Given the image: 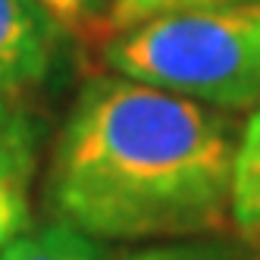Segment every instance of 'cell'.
Wrapping results in <instances>:
<instances>
[{
  "label": "cell",
  "mask_w": 260,
  "mask_h": 260,
  "mask_svg": "<svg viewBox=\"0 0 260 260\" xmlns=\"http://www.w3.org/2000/svg\"><path fill=\"white\" fill-rule=\"evenodd\" d=\"M238 135L222 110L125 76L91 79L53 147L47 198L94 241H154L232 219Z\"/></svg>",
  "instance_id": "cell-1"
},
{
  "label": "cell",
  "mask_w": 260,
  "mask_h": 260,
  "mask_svg": "<svg viewBox=\"0 0 260 260\" xmlns=\"http://www.w3.org/2000/svg\"><path fill=\"white\" fill-rule=\"evenodd\" d=\"M116 76L216 110L260 107V0L166 13L104 47Z\"/></svg>",
  "instance_id": "cell-2"
},
{
  "label": "cell",
  "mask_w": 260,
  "mask_h": 260,
  "mask_svg": "<svg viewBox=\"0 0 260 260\" xmlns=\"http://www.w3.org/2000/svg\"><path fill=\"white\" fill-rule=\"evenodd\" d=\"M63 28L41 0H0V116L28 113L63 57Z\"/></svg>",
  "instance_id": "cell-3"
},
{
  "label": "cell",
  "mask_w": 260,
  "mask_h": 260,
  "mask_svg": "<svg viewBox=\"0 0 260 260\" xmlns=\"http://www.w3.org/2000/svg\"><path fill=\"white\" fill-rule=\"evenodd\" d=\"M35 163H38V132L31 116H0V251L13 245L28 226Z\"/></svg>",
  "instance_id": "cell-4"
},
{
  "label": "cell",
  "mask_w": 260,
  "mask_h": 260,
  "mask_svg": "<svg viewBox=\"0 0 260 260\" xmlns=\"http://www.w3.org/2000/svg\"><path fill=\"white\" fill-rule=\"evenodd\" d=\"M232 226L248 245L260 248V107L238 135L232 176Z\"/></svg>",
  "instance_id": "cell-5"
},
{
  "label": "cell",
  "mask_w": 260,
  "mask_h": 260,
  "mask_svg": "<svg viewBox=\"0 0 260 260\" xmlns=\"http://www.w3.org/2000/svg\"><path fill=\"white\" fill-rule=\"evenodd\" d=\"M0 260H104V254L91 235L57 219L35 232H22L0 251Z\"/></svg>",
  "instance_id": "cell-6"
},
{
  "label": "cell",
  "mask_w": 260,
  "mask_h": 260,
  "mask_svg": "<svg viewBox=\"0 0 260 260\" xmlns=\"http://www.w3.org/2000/svg\"><path fill=\"white\" fill-rule=\"evenodd\" d=\"M219 4H238V0H113L110 4V28L122 31L138 22L157 19L166 13L198 10V7H219Z\"/></svg>",
  "instance_id": "cell-7"
},
{
  "label": "cell",
  "mask_w": 260,
  "mask_h": 260,
  "mask_svg": "<svg viewBox=\"0 0 260 260\" xmlns=\"http://www.w3.org/2000/svg\"><path fill=\"white\" fill-rule=\"evenodd\" d=\"M41 4L57 16V19L69 28H98L110 25V4L113 0H41Z\"/></svg>",
  "instance_id": "cell-8"
},
{
  "label": "cell",
  "mask_w": 260,
  "mask_h": 260,
  "mask_svg": "<svg viewBox=\"0 0 260 260\" xmlns=\"http://www.w3.org/2000/svg\"><path fill=\"white\" fill-rule=\"evenodd\" d=\"M128 260H229V254L222 248H207V245H179V248H154Z\"/></svg>",
  "instance_id": "cell-9"
}]
</instances>
